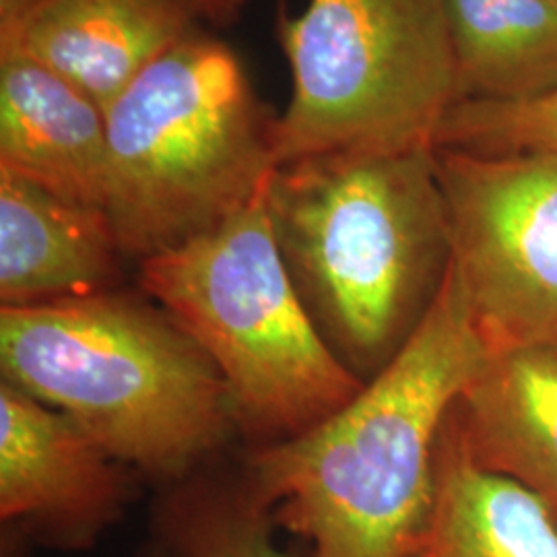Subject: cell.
Returning a JSON list of instances; mask_svg holds the SVG:
<instances>
[{
	"instance_id": "obj_12",
	"label": "cell",
	"mask_w": 557,
	"mask_h": 557,
	"mask_svg": "<svg viewBox=\"0 0 557 557\" xmlns=\"http://www.w3.org/2000/svg\"><path fill=\"white\" fill-rule=\"evenodd\" d=\"M448 428L478 469L524 487L557 517V351L487 354Z\"/></svg>"
},
{
	"instance_id": "obj_7",
	"label": "cell",
	"mask_w": 557,
	"mask_h": 557,
	"mask_svg": "<svg viewBox=\"0 0 557 557\" xmlns=\"http://www.w3.org/2000/svg\"><path fill=\"white\" fill-rule=\"evenodd\" d=\"M450 271L487 354L557 351V153L436 149Z\"/></svg>"
},
{
	"instance_id": "obj_11",
	"label": "cell",
	"mask_w": 557,
	"mask_h": 557,
	"mask_svg": "<svg viewBox=\"0 0 557 557\" xmlns=\"http://www.w3.org/2000/svg\"><path fill=\"white\" fill-rule=\"evenodd\" d=\"M0 168L60 199L106 211V112L40 62L2 52Z\"/></svg>"
},
{
	"instance_id": "obj_5",
	"label": "cell",
	"mask_w": 557,
	"mask_h": 557,
	"mask_svg": "<svg viewBox=\"0 0 557 557\" xmlns=\"http://www.w3.org/2000/svg\"><path fill=\"white\" fill-rule=\"evenodd\" d=\"M140 287L211 359L236 423L264 444L310 430L363 386L299 294L267 186L220 225L140 260Z\"/></svg>"
},
{
	"instance_id": "obj_4",
	"label": "cell",
	"mask_w": 557,
	"mask_h": 557,
	"mask_svg": "<svg viewBox=\"0 0 557 557\" xmlns=\"http://www.w3.org/2000/svg\"><path fill=\"white\" fill-rule=\"evenodd\" d=\"M277 119L223 41L190 32L106 110L108 195L124 257L147 259L220 225L267 186Z\"/></svg>"
},
{
	"instance_id": "obj_17",
	"label": "cell",
	"mask_w": 557,
	"mask_h": 557,
	"mask_svg": "<svg viewBox=\"0 0 557 557\" xmlns=\"http://www.w3.org/2000/svg\"><path fill=\"white\" fill-rule=\"evenodd\" d=\"M40 0H0V36L11 34Z\"/></svg>"
},
{
	"instance_id": "obj_6",
	"label": "cell",
	"mask_w": 557,
	"mask_h": 557,
	"mask_svg": "<svg viewBox=\"0 0 557 557\" xmlns=\"http://www.w3.org/2000/svg\"><path fill=\"white\" fill-rule=\"evenodd\" d=\"M292 98L277 165L335 151L436 147L458 101L446 0H310L278 20Z\"/></svg>"
},
{
	"instance_id": "obj_15",
	"label": "cell",
	"mask_w": 557,
	"mask_h": 557,
	"mask_svg": "<svg viewBox=\"0 0 557 557\" xmlns=\"http://www.w3.org/2000/svg\"><path fill=\"white\" fill-rule=\"evenodd\" d=\"M275 520L246 483H193L165 499L160 512L170 557H287L273 535Z\"/></svg>"
},
{
	"instance_id": "obj_9",
	"label": "cell",
	"mask_w": 557,
	"mask_h": 557,
	"mask_svg": "<svg viewBox=\"0 0 557 557\" xmlns=\"http://www.w3.org/2000/svg\"><path fill=\"white\" fill-rule=\"evenodd\" d=\"M186 0H40L0 36V54L17 52L108 106L193 32Z\"/></svg>"
},
{
	"instance_id": "obj_8",
	"label": "cell",
	"mask_w": 557,
	"mask_h": 557,
	"mask_svg": "<svg viewBox=\"0 0 557 557\" xmlns=\"http://www.w3.org/2000/svg\"><path fill=\"white\" fill-rule=\"evenodd\" d=\"M131 483L75 419L0 384V518L57 549H89L124 515Z\"/></svg>"
},
{
	"instance_id": "obj_20",
	"label": "cell",
	"mask_w": 557,
	"mask_h": 557,
	"mask_svg": "<svg viewBox=\"0 0 557 557\" xmlns=\"http://www.w3.org/2000/svg\"><path fill=\"white\" fill-rule=\"evenodd\" d=\"M547 2H552V4H556L557 7V0H547Z\"/></svg>"
},
{
	"instance_id": "obj_18",
	"label": "cell",
	"mask_w": 557,
	"mask_h": 557,
	"mask_svg": "<svg viewBox=\"0 0 557 557\" xmlns=\"http://www.w3.org/2000/svg\"><path fill=\"white\" fill-rule=\"evenodd\" d=\"M195 13L209 20L225 21L238 13L242 0H186Z\"/></svg>"
},
{
	"instance_id": "obj_13",
	"label": "cell",
	"mask_w": 557,
	"mask_h": 557,
	"mask_svg": "<svg viewBox=\"0 0 557 557\" xmlns=\"http://www.w3.org/2000/svg\"><path fill=\"white\" fill-rule=\"evenodd\" d=\"M411 557H557V517L524 487L478 469L446 421L434 510Z\"/></svg>"
},
{
	"instance_id": "obj_3",
	"label": "cell",
	"mask_w": 557,
	"mask_h": 557,
	"mask_svg": "<svg viewBox=\"0 0 557 557\" xmlns=\"http://www.w3.org/2000/svg\"><path fill=\"white\" fill-rule=\"evenodd\" d=\"M2 382L156 478H184L236 423L218 368L165 310L119 294L0 310Z\"/></svg>"
},
{
	"instance_id": "obj_19",
	"label": "cell",
	"mask_w": 557,
	"mask_h": 557,
	"mask_svg": "<svg viewBox=\"0 0 557 557\" xmlns=\"http://www.w3.org/2000/svg\"><path fill=\"white\" fill-rule=\"evenodd\" d=\"M156 557H168V554H165V552H160Z\"/></svg>"
},
{
	"instance_id": "obj_14",
	"label": "cell",
	"mask_w": 557,
	"mask_h": 557,
	"mask_svg": "<svg viewBox=\"0 0 557 557\" xmlns=\"http://www.w3.org/2000/svg\"><path fill=\"white\" fill-rule=\"evenodd\" d=\"M446 13L458 101L522 103L556 94V4L446 0Z\"/></svg>"
},
{
	"instance_id": "obj_10",
	"label": "cell",
	"mask_w": 557,
	"mask_h": 557,
	"mask_svg": "<svg viewBox=\"0 0 557 557\" xmlns=\"http://www.w3.org/2000/svg\"><path fill=\"white\" fill-rule=\"evenodd\" d=\"M116 232L106 211L60 199L0 168V301L40 306L116 289Z\"/></svg>"
},
{
	"instance_id": "obj_1",
	"label": "cell",
	"mask_w": 557,
	"mask_h": 557,
	"mask_svg": "<svg viewBox=\"0 0 557 557\" xmlns=\"http://www.w3.org/2000/svg\"><path fill=\"white\" fill-rule=\"evenodd\" d=\"M487 356L453 271L416 335L358 395L264 444L246 487L310 557H411L430 524L444 425Z\"/></svg>"
},
{
	"instance_id": "obj_16",
	"label": "cell",
	"mask_w": 557,
	"mask_h": 557,
	"mask_svg": "<svg viewBox=\"0 0 557 557\" xmlns=\"http://www.w3.org/2000/svg\"><path fill=\"white\" fill-rule=\"evenodd\" d=\"M436 149L471 153H557V91L522 103L465 100L440 124Z\"/></svg>"
},
{
	"instance_id": "obj_2",
	"label": "cell",
	"mask_w": 557,
	"mask_h": 557,
	"mask_svg": "<svg viewBox=\"0 0 557 557\" xmlns=\"http://www.w3.org/2000/svg\"><path fill=\"white\" fill-rule=\"evenodd\" d=\"M267 209L320 333L358 379L376 376L416 335L450 271L436 147L281 163Z\"/></svg>"
}]
</instances>
